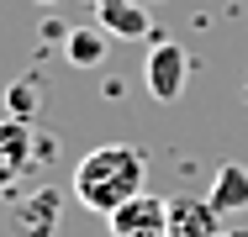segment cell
I'll list each match as a JSON object with an SVG mask.
<instances>
[{"mask_svg":"<svg viewBox=\"0 0 248 237\" xmlns=\"http://www.w3.org/2000/svg\"><path fill=\"white\" fill-rule=\"evenodd\" d=\"M90 5H95V0H90Z\"/></svg>","mask_w":248,"mask_h":237,"instance_id":"obj_14","label":"cell"},{"mask_svg":"<svg viewBox=\"0 0 248 237\" xmlns=\"http://www.w3.org/2000/svg\"><path fill=\"white\" fill-rule=\"evenodd\" d=\"M106 27H69L63 32V58L74 63V69H100L106 63Z\"/></svg>","mask_w":248,"mask_h":237,"instance_id":"obj_9","label":"cell"},{"mask_svg":"<svg viewBox=\"0 0 248 237\" xmlns=\"http://www.w3.org/2000/svg\"><path fill=\"white\" fill-rule=\"evenodd\" d=\"M148 179V153L138 142H106L95 153L79 158L74 169V200L95 216H111L116 206H127L132 195H143Z\"/></svg>","mask_w":248,"mask_h":237,"instance_id":"obj_1","label":"cell"},{"mask_svg":"<svg viewBox=\"0 0 248 237\" xmlns=\"http://www.w3.org/2000/svg\"><path fill=\"white\" fill-rule=\"evenodd\" d=\"M58 211H63V195L53 185H37L32 195L16 200V222H11V227L21 237H53L58 232Z\"/></svg>","mask_w":248,"mask_h":237,"instance_id":"obj_5","label":"cell"},{"mask_svg":"<svg viewBox=\"0 0 248 237\" xmlns=\"http://www.w3.org/2000/svg\"><path fill=\"white\" fill-rule=\"evenodd\" d=\"M143 5H158V0H143Z\"/></svg>","mask_w":248,"mask_h":237,"instance_id":"obj_13","label":"cell"},{"mask_svg":"<svg viewBox=\"0 0 248 237\" xmlns=\"http://www.w3.org/2000/svg\"><path fill=\"white\" fill-rule=\"evenodd\" d=\"M222 237H243V232H222Z\"/></svg>","mask_w":248,"mask_h":237,"instance_id":"obj_12","label":"cell"},{"mask_svg":"<svg viewBox=\"0 0 248 237\" xmlns=\"http://www.w3.org/2000/svg\"><path fill=\"white\" fill-rule=\"evenodd\" d=\"M32 5H53V0H32Z\"/></svg>","mask_w":248,"mask_h":237,"instance_id":"obj_11","label":"cell"},{"mask_svg":"<svg viewBox=\"0 0 248 237\" xmlns=\"http://www.w3.org/2000/svg\"><path fill=\"white\" fill-rule=\"evenodd\" d=\"M106 227H111V237H169V200L143 190L127 206H116L106 216Z\"/></svg>","mask_w":248,"mask_h":237,"instance_id":"obj_3","label":"cell"},{"mask_svg":"<svg viewBox=\"0 0 248 237\" xmlns=\"http://www.w3.org/2000/svg\"><path fill=\"white\" fill-rule=\"evenodd\" d=\"M185 79H190V53L174 43V37H153L148 58H143V85H148L153 100H180L185 95Z\"/></svg>","mask_w":248,"mask_h":237,"instance_id":"obj_2","label":"cell"},{"mask_svg":"<svg viewBox=\"0 0 248 237\" xmlns=\"http://www.w3.org/2000/svg\"><path fill=\"white\" fill-rule=\"evenodd\" d=\"M169 237H222V211L201 195L169 200Z\"/></svg>","mask_w":248,"mask_h":237,"instance_id":"obj_6","label":"cell"},{"mask_svg":"<svg viewBox=\"0 0 248 237\" xmlns=\"http://www.w3.org/2000/svg\"><path fill=\"white\" fill-rule=\"evenodd\" d=\"M5 111L21 116V121H37V111H43V90H37V79H16V85L5 90Z\"/></svg>","mask_w":248,"mask_h":237,"instance_id":"obj_10","label":"cell"},{"mask_svg":"<svg viewBox=\"0 0 248 237\" xmlns=\"http://www.w3.org/2000/svg\"><path fill=\"white\" fill-rule=\"evenodd\" d=\"M32 163H37V132H32V121L5 116V121H0V190H11L16 179H27Z\"/></svg>","mask_w":248,"mask_h":237,"instance_id":"obj_4","label":"cell"},{"mask_svg":"<svg viewBox=\"0 0 248 237\" xmlns=\"http://www.w3.org/2000/svg\"><path fill=\"white\" fill-rule=\"evenodd\" d=\"M95 21L111 37H127V43L153 37V16H148L143 0H95Z\"/></svg>","mask_w":248,"mask_h":237,"instance_id":"obj_7","label":"cell"},{"mask_svg":"<svg viewBox=\"0 0 248 237\" xmlns=\"http://www.w3.org/2000/svg\"><path fill=\"white\" fill-rule=\"evenodd\" d=\"M206 200L222 216H243L248 211V163H222L217 179H211V190H206Z\"/></svg>","mask_w":248,"mask_h":237,"instance_id":"obj_8","label":"cell"}]
</instances>
